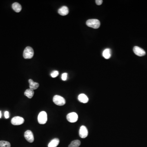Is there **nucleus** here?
<instances>
[{
    "label": "nucleus",
    "mask_w": 147,
    "mask_h": 147,
    "mask_svg": "<svg viewBox=\"0 0 147 147\" xmlns=\"http://www.w3.org/2000/svg\"><path fill=\"white\" fill-rule=\"evenodd\" d=\"M86 25L94 29H98L100 26L99 21L96 19H89L86 22Z\"/></svg>",
    "instance_id": "f257e3e1"
},
{
    "label": "nucleus",
    "mask_w": 147,
    "mask_h": 147,
    "mask_svg": "<svg viewBox=\"0 0 147 147\" xmlns=\"http://www.w3.org/2000/svg\"><path fill=\"white\" fill-rule=\"evenodd\" d=\"M34 55L33 49L30 47H27L25 48L24 50L23 56L24 59H32Z\"/></svg>",
    "instance_id": "f03ea898"
},
{
    "label": "nucleus",
    "mask_w": 147,
    "mask_h": 147,
    "mask_svg": "<svg viewBox=\"0 0 147 147\" xmlns=\"http://www.w3.org/2000/svg\"><path fill=\"white\" fill-rule=\"evenodd\" d=\"M53 101L56 105L59 106L64 105L66 103L65 98L60 96L55 95L53 98Z\"/></svg>",
    "instance_id": "7ed1b4c3"
},
{
    "label": "nucleus",
    "mask_w": 147,
    "mask_h": 147,
    "mask_svg": "<svg viewBox=\"0 0 147 147\" xmlns=\"http://www.w3.org/2000/svg\"><path fill=\"white\" fill-rule=\"evenodd\" d=\"M48 120L47 114L45 111H42L38 115V122L40 124L46 123Z\"/></svg>",
    "instance_id": "20e7f679"
},
{
    "label": "nucleus",
    "mask_w": 147,
    "mask_h": 147,
    "mask_svg": "<svg viewBox=\"0 0 147 147\" xmlns=\"http://www.w3.org/2000/svg\"><path fill=\"white\" fill-rule=\"evenodd\" d=\"M67 119L70 123H75L78 119V115L75 112H71L67 115Z\"/></svg>",
    "instance_id": "39448f33"
},
{
    "label": "nucleus",
    "mask_w": 147,
    "mask_h": 147,
    "mask_svg": "<svg viewBox=\"0 0 147 147\" xmlns=\"http://www.w3.org/2000/svg\"><path fill=\"white\" fill-rule=\"evenodd\" d=\"M24 122V119L22 117L17 116L13 117L11 120L12 124L14 126L21 125Z\"/></svg>",
    "instance_id": "423d86ee"
},
{
    "label": "nucleus",
    "mask_w": 147,
    "mask_h": 147,
    "mask_svg": "<svg viewBox=\"0 0 147 147\" xmlns=\"http://www.w3.org/2000/svg\"><path fill=\"white\" fill-rule=\"evenodd\" d=\"M24 136L25 139L29 143L33 142L34 141V137L32 131L29 130H27L24 134Z\"/></svg>",
    "instance_id": "0eeeda50"
},
{
    "label": "nucleus",
    "mask_w": 147,
    "mask_h": 147,
    "mask_svg": "<svg viewBox=\"0 0 147 147\" xmlns=\"http://www.w3.org/2000/svg\"><path fill=\"white\" fill-rule=\"evenodd\" d=\"M79 135L80 137L81 138H84L87 137L88 135V131L87 128L85 126H82L80 127Z\"/></svg>",
    "instance_id": "6e6552de"
},
{
    "label": "nucleus",
    "mask_w": 147,
    "mask_h": 147,
    "mask_svg": "<svg viewBox=\"0 0 147 147\" xmlns=\"http://www.w3.org/2000/svg\"><path fill=\"white\" fill-rule=\"evenodd\" d=\"M133 52L135 54L139 57H142L145 55V52L144 50L138 46H135L133 48Z\"/></svg>",
    "instance_id": "1a4fd4ad"
},
{
    "label": "nucleus",
    "mask_w": 147,
    "mask_h": 147,
    "mask_svg": "<svg viewBox=\"0 0 147 147\" xmlns=\"http://www.w3.org/2000/svg\"><path fill=\"white\" fill-rule=\"evenodd\" d=\"M58 13L61 16H66L69 13V9L66 6H63L58 10Z\"/></svg>",
    "instance_id": "9d476101"
},
{
    "label": "nucleus",
    "mask_w": 147,
    "mask_h": 147,
    "mask_svg": "<svg viewBox=\"0 0 147 147\" xmlns=\"http://www.w3.org/2000/svg\"><path fill=\"white\" fill-rule=\"evenodd\" d=\"M78 100L80 102L86 103L88 102L89 98L87 96L84 94H81L78 96Z\"/></svg>",
    "instance_id": "9b49d317"
},
{
    "label": "nucleus",
    "mask_w": 147,
    "mask_h": 147,
    "mask_svg": "<svg viewBox=\"0 0 147 147\" xmlns=\"http://www.w3.org/2000/svg\"><path fill=\"white\" fill-rule=\"evenodd\" d=\"M28 81L29 83V88L33 90H36L39 87V83L36 82H34L32 79H29Z\"/></svg>",
    "instance_id": "f8f14e48"
},
{
    "label": "nucleus",
    "mask_w": 147,
    "mask_h": 147,
    "mask_svg": "<svg viewBox=\"0 0 147 147\" xmlns=\"http://www.w3.org/2000/svg\"><path fill=\"white\" fill-rule=\"evenodd\" d=\"M103 56L106 59H109L111 57V50L110 49L107 48L103 51Z\"/></svg>",
    "instance_id": "ddd939ff"
},
{
    "label": "nucleus",
    "mask_w": 147,
    "mask_h": 147,
    "mask_svg": "<svg viewBox=\"0 0 147 147\" xmlns=\"http://www.w3.org/2000/svg\"><path fill=\"white\" fill-rule=\"evenodd\" d=\"M59 143V138H55L50 142L48 145V147H57Z\"/></svg>",
    "instance_id": "4468645a"
},
{
    "label": "nucleus",
    "mask_w": 147,
    "mask_h": 147,
    "mask_svg": "<svg viewBox=\"0 0 147 147\" xmlns=\"http://www.w3.org/2000/svg\"><path fill=\"white\" fill-rule=\"evenodd\" d=\"M12 9L16 12H19L22 10V7L21 5L18 3H14L12 5Z\"/></svg>",
    "instance_id": "2eb2a0df"
},
{
    "label": "nucleus",
    "mask_w": 147,
    "mask_h": 147,
    "mask_svg": "<svg viewBox=\"0 0 147 147\" xmlns=\"http://www.w3.org/2000/svg\"><path fill=\"white\" fill-rule=\"evenodd\" d=\"M25 95L29 98H31L33 97L34 95V90L31 89H28L25 90L24 93Z\"/></svg>",
    "instance_id": "dca6fc26"
},
{
    "label": "nucleus",
    "mask_w": 147,
    "mask_h": 147,
    "mask_svg": "<svg viewBox=\"0 0 147 147\" xmlns=\"http://www.w3.org/2000/svg\"><path fill=\"white\" fill-rule=\"evenodd\" d=\"M81 141L79 140H76L72 141L68 147H79L81 145Z\"/></svg>",
    "instance_id": "f3484780"
},
{
    "label": "nucleus",
    "mask_w": 147,
    "mask_h": 147,
    "mask_svg": "<svg viewBox=\"0 0 147 147\" xmlns=\"http://www.w3.org/2000/svg\"><path fill=\"white\" fill-rule=\"evenodd\" d=\"M11 144L8 141H0V147H10Z\"/></svg>",
    "instance_id": "a211bd4d"
},
{
    "label": "nucleus",
    "mask_w": 147,
    "mask_h": 147,
    "mask_svg": "<svg viewBox=\"0 0 147 147\" xmlns=\"http://www.w3.org/2000/svg\"><path fill=\"white\" fill-rule=\"evenodd\" d=\"M59 74V72L58 71H54L51 74V76H52V78H55L57 77Z\"/></svg>",
    "instance_id": "6ab92c4d"
},
{
    "label": "nucleus",
    "mask_w": 147,
    "mask_h": 147,
    "mask_svg": "<svg viewBox=\"0 0 147 147\" xmlns=\"http://www.w3.org/2000/svg\"><path fill=\"white\" fill-rule=\"evenodd\" d=\"M67 73H64L62 74L61 79L63 81H66L67 79Z\"/></svg>",
    "instance_id": "aec40b11"
},
{
    "label": "nucleus",
    "mask_w": 147,
    "mask_h": 147,
    "mask_svg": "<svg viewBox=\"0 0 147 147\" xmlns=\"http://www.w3.org/2000/svg\"><path fill=\"white\" fill-rule=\"evenodd\" d=\"M95 1L96 4L98 5H101L103 3L102 0H96Z\"/></svg>",
    "instance_id": "412c9836"
},
{
    "label": "nucleus",
    "mask_w": 147,
    "mask_h": 147,
    "mask_svg": "<svg viewBox=\"0 0 147 147\" xmlns=\"http://www.w3.org/2000/svg\"><path fill=\"white\" fill-rule=\"evenodd\" d=\"M5 118L6 119H8L9 118V113L8 111H6L5 112Z\"/></svg>",
    "instance_id": "4be33fe9"
},
{
    "label": "nucleus",
    "mask_w": 147,
    "mask_h": 147,
    "mask_svg": "<svg viewBox=\"0 0 147 147\" xmlns=\"http://www.w3.org/2000/svg\"><path fill=\"white\" fill-rule=\"evenodd\" d=\"M1 115H2V114H1V111H0V118L1 117Z\"/></svg>",
    "instance_id": "5701e85b"
}]
</instances>
